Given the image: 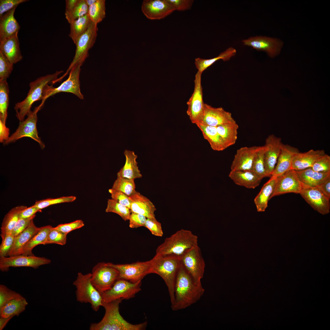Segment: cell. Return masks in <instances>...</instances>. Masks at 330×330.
Returning <instances> with one entry per match:
<instances>
[{
	"label": "cell",
	"instance_id": "cell-1",
	"mask_svg": "<svg viewBox=\"0 0 330 330\" xmlns=\"http://www.w3.org/2000/svg\"><path fill=\"white\" fill-rule=\"evenodd\" d=\"M204 291L201 283L196 282L181 263L175 281L174 301L171 306L172 310H182L196 303Z\"/></svg>",
	"mask_w": 330,
	"mask_h": 330
},
{
	"label": "cell",
	"instance_id": "cell-2",
	"mask_svg": "<svg viewBox=\"0 0 330 330\" xmlns=\"http://www.w3.org/2000/svg\"><path fill=\"white\" fill-rule=\"evenodd\" d=\"M123 300L122 298L103 302L105 310L104 316L97 323L91 324L90 330H141L145 329L147 322L133 324L126 321L119 311V305Z\"/></svg>",
	"mask_w": 330,
	"mask_h": 330
},
{
	"label": "cell",
	"instance_id": "cell-3",
	"mask_svg": "<svg viewBox=\"0 0 330 330\" xmlns=\"http://www.w3.org/2000/svg\"><path fill=\"white\" fill-rule=\"evenodd\" d=\"M62 71L40 77L29 84L30 89L25 98L16 103L14 108L16 116L20 121L24 120L25 117L31 111V108L35 102L43 99L45 92L50 84H54L58 79V76Z\"/></svg>",
	"mask_w": 330,
	"mask_h": 330
},
{
	"label": "cell",
	"instance_id": "cell-4",
	"mask_svg": "<svg viewBox=\"0 0 330 330\" xmlns=\"http://www.w3.org/2000/svg\"><path fill=\"white\" fill-rule=\"evenodd\" d=\"M152 260L149 274H156L164 280L168 288L172 306L174 301L175 283L181 265V257L173 255H155Z\"/></svg>",
	"mask_w": 330,
	"mask_h": 330
},
{
	"label": "cell",
	"instance_id": "cell-5",
	"mask_svg": "<svg viewBox=\"0 0 330 330\" xmlns=\"http://www.w3.org/2000/svg\"><path fill=\"white\" fill-rule=\"evenodd\" d=\"M198 245V237L191 231L181 229L166 238L156 250V255H173L181 258Z\"/></svg>",
	"mask_w": 330,
	"mask_h": 330
},
{
	"label": "cell",
	"instance_id": "cell-6",
	"mask_svg": "<svg viewBox=\"0 0 330 330\" xmlns=\"http://www.w3.org/2000/svg\"><path fill=\"white\" fill-rule=\"evenodd\" d=\"M91 273L83 274L79 272L73 285L76 288L77 300L81 303H90L92 309L97 312L103 306L102 299L101 294L91 283Z\"/></svg>",
	"mask_w": 330,
	"mask_h": 330
},
{
	"label": "cell",
	"instance_id": "cell-7",
	"mask_svg": "<svg viewBox=\"0 0 330 330\" xmlns=\"http://www.w3.org/2000/svg\"><path fill=\"white\" fill-rule=\"evenodd\" d=\"M91 273V283L101 294L110 289L118 279V271L108 263H98Z\"/></svg>",
	"mask_w": 330,
	"mask_h": 330
},
{
	"label": "cell",
	"instance_id": "cell-8",
	"mask_svg": "<svg viewBox=\"0 0 330 330\" xmlns=\"http://www.w3.org/2000/svg\"><path fill=\"white\" fill-rule=\"evenodd\" d=\"M84 62L80 61L75 64L70 71L68 78L59 86L55 88L52 85L49 86L41 105H43L45 101L49 97L61 92L72 93L80 99H83V96L81 93L80 89L79 75L80 67Z\"/></svg>",
	"mask_w": 330,
	"mask_h": 330
},
{
	"label": "cell",
	"instance_id": "cell-9",
	"mask_svg": "<svg viewBox=\"0 0 330 330\" xmlns=\"http://www.w3.org/2000/svg\"><path fill=\"white\" fill-rule=\"evenodd\" d=\"M42 107L40 105L36 107L27 115L28 117L26 119L20 121L19 126L16 131L3 143L4 144L7 145L14 142L22 138L28 137L38 142L41 148L43 149L45 146L38 136L36 126L38 119L37 113Z\"/></svg>",
	"mask_w": 330,
	"mask_h": 330
},
{
	"label": "cell",
	"instance_id": "cell-10",
	"mask_svg": "<svg viewBox=\"0 0 330 330\" xmlns=\"http://www.w3.org/2000/svg\"><path fill=\"white\" fill-rule=\"evenodd\" d=\"M141 280L133 283L123 279H119L111 288L101 293L103 302H107L122 298L129 299L134 297L141 290Z\"/></svg>",
	"mask_w": 330,
	"mask_h": 330
},
{
	"label": "cell",
	"instance_id": "cell-11",
	"mask_svg": "<svg viewBox=\"0 0 330 330\" xmlns=\"http://www.w3.org/2000/svg\"><path fill=\"white\" fill-rule=\"evenodd\" d=\"M97 24L92 21L87 30L76 41L75 44L76 48L75 56L66 72L60 78L61 80L70 71L72 67L78 62L85 61L88 56V51L94 44L97 36Z\"/></svg>",
	"mask_w": 330,
	"mask_h": 330
},
{
	"label": "cell",
	"instance_id": "cell-12",
	"mask_svg": "<svg viewBox=\"0 0 330 330\" xmlns=\"http://www.w3.org/2000/svg\"><path fill=\"white\" fill-rule=\"evenodd\" d=\"M181 263L194 280L201 283L205 266L200 249L197 245L189 250L181 258Z\"/></svg>",
	"mask_w": 330,
	"mask_h": 330
},
{
	"label": "cell",
	"instance_id": "cell-13",
	"mask_svg": "<svg viewBox=\"0 0 330 330\" xmlns=\"http://www.w3.org/2000/svg\"><path fill=\"white\" fill-rule=\"evenodd\" d=\"M152 259L145 262H137L130 264H115L108 262L119 272L118 279H123L135 283L149 274Z\"/></svg>",
	"mask_w": 330,
	"mask_h": 330
},
{
	"label": "cell",
	"instance_id": "cell-14",
	"mask_svg": "<svg viewBox=\"0 0 330 330\" xmlns=\"http://www.w3.org/2000/svg\"><path fill=\"white\" fill-rule=\"evenodd\" d=\"M201 74L198 72L196 74L194 80V91L187 102V114L191 122L196 125L200 123L201 120L205 104L203 100Z\"/></svg>",
	"mask_w": 330,
	"mask_h": 330
},
{
	"label": "cell",
	"instance_id": "cell-15",
	"mask_svg": "<svg viewBox=\"0 0 330 330\" xmlns=\"http://www.w3.org/2000/svg\"><path fill=\"white\" fill-rule=\"evenodd\" d=\"M51 262L50 259L34 255H20L9 257H0V269L1 271L4 272L8 271L11 267H28L36 269L41 266L49 264Z\"/></svg>",
	"mask_w": 330,
	"mask_h": 330
},
{
	"label": "cell",
	"instance_id": "cell-16",
	"mask_svg": "<svg viewBox=\"0 0 330 330\" xmlns=\"http://www.w3.org/2000/svg\"><path fill=\"white\" fill-rule=\"evenodd\" d=\"M303 187V185L299 178L296 170L291 169L277 177L274 190L270 199L287 193L299 194Z\"/></svg>",
	"mask_w": 330,
	"mask_h": 330
},
{
	"label": "cell",
	"instance_id": "cell-17",
	"mask_svg": "<svg viewBox=\"0 0 330 330\" xmlns=\"http://www.w3.org/2000/svg\"><path fill=\"white\" fill-rule=\"evenodd\" d=\"M283 144L281 139L273 134L269 135L266 139L264 162L267 177L272 175Z\"/></svg>",
	"mask_w": 330,
	"mask_h": 330
},
{
	"label": "cell",
	"instance_id": "cell-18",
	"mask_svg": "<svg viewBox=\"0 0 330 330\" xmlns=\"http://www.w3.org/2000/svg\"><path fill=\"white\" fill-rule=\"evenodd\" d=\"M299 194L315 210L323 215L329 213L330 199L325 196L317 186L311 187L303 185Z\"/></svg>",
	"mask_w": 330,
	"mask_h": 330
},
{
	"label": "cell",
	"instance_id": "cell-19",
	"mask_svg": "<svg viewBox=\"0 0 330 330\" xmlns=\"http://www.w3.org/2000/svg\"><path fill=\"white\" fill-rule=\"evenodd\" d=\"M141 11L148 19L152 20L163 19L175 10L168 0H145Z\"/></svg>",
	"mask_w": 330,
	"mask_h": 330
},
{
	"label": "cell",
	"instance_id": "cell-20",
	"mask_svg": "<svg viewBox=\"0 0 330 330\" xmlns=\"http://www.w3.org/2000/svg\"><path fill=\"white\" fill-rule=\"evenodd\" d=\"M244 44L251 47L258 51L266 52L273 58L280 53L283 43L280 40L266 36H256L242 41Z\"/></svg>",
	"mask_w": 330,
	"mask_h": 330
},
{
	"label": "cell",
	"instance_id": "cell-21",
	"mask_svg": "<svg viewBox=\"0 0 330 330\" xmlns=\"http://www.w3.org/2000/svg\"><path fill=\"white\" fill-rule=\"evenodd\" d=\"M235 122L230 112L222 107L215 108L205 103L203 115L199 123L216 127Z\"/></svg>",
	"mask_w": 330,
	"mask_h": 330
},
{
	"label": "cell",
	"instance_id": "cell-22",
	"mask_svg": "<svg viewBox=\"0 0 330 330\" xmlns=\"http://www.w3.org/2000/svg\"><path fill=\"white\" fill-rule=\"evenodd\" d=\"M261 146L244 147L237 150L231 166V170H251L257 152Z\"/></svg>",
	"mask_w": 330,
	"mask_h": 330
},
{
	"label": "cell",
	"instance_id": "cell-23",
	"mask_svg": "<svg viewBox=\"0 0 330 330\" xmlns=\"http://www.w3.org/2000/svg\"><path fill=\"white\" fill-rule=\"evenodd\" d=\"M299 152L298 148L283 144L271 176L277 177L292 169L293 158Z\"/></svg>",
	"mask_w": 330,
	"mask_h": 330
},
{
	"label": "cell",
	"instance_id": "cell-24",
	"mask_svg": "<svg viewBox=\"0 0 330 330\" xmlns=\"http://www.w3.org/2000/svg\"><path fill=\"white\" fill-rule=\"evenodd\" d=\"M129 198L131 212L142 215L147 218H156L155 212L156 209L149 199L137 191Z\"/></svg>",
	"mask_w": 330,
	"mask_h": 330
},
{
	"label": "cell",
	"instance_id": "cell-25",
	"mask_svg": "<svg viewBox=\"0 0 330 330\" xmlns=\"http://www.w3.org/2000/svg\"><path fill=\"white\" fill-rule=\"evenodd\" d=\"M18 34L0 40V51L13 64L20 61L23 58Z\"/></svg>",
	"mask_w": 330,
	"mask_h": 330
},
{
	"label": "cell",
	"instance_id": "cell-26",
	"mask_svg": "<svg viewBox=\"0 0 330 330\" xmlns=\"http://www.w3.org/2000/svg\"><path fill=\"white\" fill-rule=\"evenodd\" d=\"M17 7L0 16V40L18 34L20 27L14 16Z\"/></svg>",
	"mask_w": 330,
	"mask_h": 330
},
{
	"label": "cell",
	"instance_id": "cell-27",
	"mask_svg": "<svg viewBox=\"0 0 330 330\" xmlns=\"http://www.w3.org/2000/svg\"><path fill=\"white\" fill-rule=\"evenodd\" d=\"M325 153L323 150L313 149L304 152H299L293 158L292 169L299 171L310 168L317 159Z\"/></svg>",
	"mask_w": 330,
	"mask_h": 330
},
{
	"label": "cell",
	"instance_id": "cell-28",
	"mask_svg": "<svg viewBox=\"0 0 330 330\" xmlns=\"http://www.w3.org/2000/svg\"><path fill=\"white\" fill-rule=\"evenodd\" d=\"M126 161L124 166L117 173V177L134 180L142 177L136 161L137 156L134 151L126 150L124 152Z\"/></svg>",
	"mask_w": 330,
	"mask_h": 330
},
{
	"label": "cell",
	"instance_id": "cell-29",
	"mask_svg": "<svg viewBox=\"0 0 330 330\" xmlns=\"http://www.w3.org/2000/svg\"><path fill=\"white\" fill-rule=\"evenodd\" d=\"M33 220L24 231L15 237L13 245L8 256L22 255V250L25 245L40 230L41 227H36L34 224Z\"/></svg>",
	"mask_w": 330,
	"mask_h": 330
},
{
	"label": "cell",
	"instance_id": "cell-30",
	"mask_svg": "<svg viewBox=\"0 0 330 330\" xmlns=\"http://www.w3.org/2000/svg\"><path fill=\"white\" fill-rule=\"evenodd\" d=\"M229 176L236 184L248 189H255L262 180L251 170H231Z\"/></svg>",
	"mask_w": 330,
	"mask_h": 330
},
{
	"label": "cell",
	"instance_id": "cell-31",
	"mask_svg": "<svg viewBox=\"0 0 330 330\" xmlns=\"http://www.w3.org/2000/svg\"><path fill=\"white\" fill-rule=\"evenodd\" d=\"M277 180V177L271 176L254 199V203L258 212L264 211L267 207L268 202L274 190Z\"/></svg>",
	"mask_w": 330,
	"mask_h": 330
},
{
	"label": "cell",
	"instance_id": "cell-32",
	"mask_svg": "<svg viewBox=\"0 0 330 330\" xmlns=\"http://www.w3.org/2000/svg\"><path fill=\"white\" fill-rule=\"evenodd\" d=\"M196 125L201 131L204 138L208 142L213 150L220 151L226 149L222 139L218 132L216 127L201 123Z\"/></svg>",
	"mask_w": 330,
	"mask_h": 330
},
{
	"label": "cell",
	"instance_id": "cell-33",
	"mask_svg": "<svg viewBox=\"0 0 330 330\" xmlns=\"http://www.w3.org/2000/svg\"><path fill=\"white\" fill-rule=\"evenodd\" d=\"M299 178L303 186L316 187L330 175V172H320L311 168L296 171Z\"/></svg>",
	"mask_w": 330,
	"mask_h": 330
},
{
	"label": "cell",
	"instance_id": "cell-34",
	"mask_svg": "<svg viewBox=\"0 0 330 330\" xmlns=\"http://www.w3.org/2000/svg\"><path fill=\"white\" fill-rule=\"evenodd\" d=\"M28 302L22 295L9 302L0 309V316L8 317L18 316L25 310Z\"/></svg>",
	"mask_w": 330,
	"mask_h": 330
},
{
	"label": "cell",
	"instance_id": "cell-35",
	"mask_svg": "<svg viewBox=\"0 0 330 330\" xmlns=\"http://www.w3.org/2000/svg\"><path fill=\"white\" fill-rule=\"evenodd\" d=\"M216 127L226 148L235 144L237 139L239 128L236 122L218 125Z\"/></svg>",
	"mask_w": 330,
	"mask_h": 330
},
{
	"label": "cell",
	"instance_id": "cell-36",
	"mask_svg": "<svg viewBox=\"0 0 330 330\" xmlns=\"http://www.w3.org/2000/svg\"><path fill=\"white\" fill-rule=\"evenodd\" d=\"M26 207L23 205L17 206L11 209L5 215L1 228L2 238L7 234L12 233L19 218L20 213Z\"/></svg>",
	"mask_w": 330,
	"mask_h": 330
},
{
	"label": "cell",
	"instance_id": "cell-37",
	"mask_svg": "<svg viewBox=\"0 0 330 330\" xmlns=\"http://www.w3.org/2000/svg\"><path fill=\"white\" fill-rule=\"evenodd\" d=\"M52 227L50 225L41 227L40 230L25 245L22 250V255H34L32 252V249L39 244L44 245Z\"/></svg>",
	"mask_w": 330,
	"mask_h": 330
},
{
	"label": "cell",
	"instance_id": "cell-38",
	"mask_svg": "<svg viewBox=\"0 0 330 330\" xmlns=\"http://www.w3.org/2000/svg\"><path fill=\"white\" fill-rule=\"evenodd\" d=\"M236 50L232 47H229L220 53L218 56L210 59H204L198 57L195 59V63L198 72H202L217 61L222 59L224 61H228L235 55Z\"/></svg>",
	"mask_w": 330,
	"mask_h": 330
},
{
	"label": "cell",
	"instance_id": "cell-39",
	"mask_svg": "<svg viewBox=\"0 0 330 330\" xmlns=\"http://www.w3.org/2000/svg\"><path fill=\"white\" fill-rule=\"evenodd\" d=\"M91 23V21L86 14L70 24L69 36L75 44L78 38L87 30Z\"/></svg>",
	"mask_w": 330,
	"mask_h": 330
},
{
	"label": "cell",
	"instance_id": "cell-40",
	"mask_svg": "<svg viewBox=\"0 0 330 330\" xmlns=\"http://www.w3.org/2000/svg\"><path fill=\"white\" fill-rule=\"evenodd\" d=\"M9 87L6 80L0 81V120L5 124L9 105Z\"/></svg>",
	"mask_w": 330,
	"mask_h": 330
},
{
	"label": "cell",
	"instance_id": "cell-41",
	"mask_svg": "<svg viewBox=\"0 0 330 330\" xmlns=\"http://www.w3.org/2000/svg\"><path fill=\"white\" fill-rule=\"evenodd\" d=\"M105 1L97 0L93 4L89 6L87 14L91 21L97 24L105 18Z\"/></svg>",
	"mask_w": 330,
	"mask_h": 330
},
{
	"label": "cell",
	"instance_id": "cell-42",
	"mask_svg": "<svg viewBox=\"0 0 330 330\" xmlns=\"http://www.w3.org/2000/svg\"><path fill=\"white\" fill-rule=\"evenodd\" d=\"M135 188L134 179L117 177L112 189L122 192L130 196L136 192Z\"/></svg>",
	"mask_w": 330,
	"mask_h": 330
},
{
	"label": "cell",
	"instance_id": "cell-43",
	"mask_svg": "<svg viewBox=\"0 0 330 330\" xmlns=\"http://www.w3.org/2000/svg\"><path fill=\"white\" fill-rule=\"evenodd\" d=\"M265 148L261 146L257 152L253 162L251 171L262 179L267 177L265 169L264 162V154Z\"/></svg>",
	"mask_w": 330,
	"mask_h": 330
},
{
	"label": "cell",
	"instance_id": "cell-44",
	"mask_svg": "<svg viewBox=\"0 0 330 330\" xmlns=\"http://www.w3.org/2000/svg\"><path fill=\"white\" fill-rule=\"evenodd\" d=\"M105 211L118 215L125 221L129 220L131 213L130 209L112 199L108 200Z\"/></svg>",
	"mask_w": 330,
	"mask_h": 330
},
{
	"label": "cell",
	"instance_id": "cell-45",
	"mask_svg": "<svg viewBox=\"0 0 330 330\" xmlns=\"http://www.w3.org/2000/svg\"><path fill=\"white\" fill-rule=\"evenodd\" d=\"M89 6L85 0H79L75 7L70 12L65 13L66 19L70 24L72 21L87 14Z\"/></svg>",
	"mask_w": 330,
	"mask_h": 330
},
{
	"label": "cell",
	"instance_id": "cell-46",
	"mask_svg": "<svg viewBox=\"0 0 330 330\" xmlns=\"http://www.w3.org/2000/svg\"><path fill=\"white\" fill-rule=\"evenodd\" d=\"M76 198V197L74 196H62L56 198H47L36 201L34 205L39 210H41L42 209L54 204L73 202Z\"/></svg>",
	"mask_w": 330,
	"mask_h": 330
},
{
	"label": "cell",
	"instance_id": "cell-47",
	"mask_svg": "<svg viewBox=\"0 0 330 330\" xmlns=\"http://www.w3.org/2000/svg\"><path fill=\"white\" fill-rule=\"evenodd\" d=\"M67 234L53 227L50 231L44 245L55 244L63 245L66 243Z\"/></svg>",
	"mask_w": 330,
	"mask_h": 330
},
{
	"label": "cell",
	"instance_id": "cell-48",
	"mask_svg": "<svg viewBox=\"0 0 330 330\" xmlns=\"http://www.w3.org/2000/svg\"><path fill=\"white\" fill-rule=\"evenodd\" d=\"M21 295L10 289L6 286L0 285V309L9 302Z\"/></svg>",
	"mask_w": 330,
	"mask_h": 330
},
{
	"label": "cell",
	"instance_id": "cell-49",
	"mask_svg": "<svg viewBox=\"0 0 330 330\" xmlns=\"http://www.w3.org/2000/svg\"><path fill=\"white\" fill-rule=\"evenodd\" d=\"M310 168L318 172H330V156L325 153L317 159Z\"/></svg>",
	"mask_w": 330,
	"mask_h": 330
},
{
	"label": "cell",
	"instance_id": "cell-50",
	"mask_svg": "<svg viewBox=\"0 0 330 330\" xmlns=\"http://www.w3.org/2000/svg\"><path fill=\"white\" fill-rule=\"evenodd\" d=\"M13 64L0 51V81L6 80L11 73Z\"/></svg>",
	"mask_w": 330,
	"mask_h": 330
},
{
	"label": "cell",
	"instance_id": "cell-51",
	"mask_svg": "<svg viewBox=\"0 0 330 330\" xmlns=\"http://www.w3.org/2000/svg\"><path fill=\"white\" fill-rule=\"evenodd\" d=\"M14 239L15 237L12 233L7 234L2 238V242L0 246V257L8 256L9 253L13 245Z\"/></svg>",
	"mask_w": 330,
	"mask_h": 330
},
{
	"label": "cell",
	"instance_id": "cell-52",
	"mask_svg": "<svg viewBox=\"0 0 330 330\" xmlns=\"http://www.w3.org/2000/svg\"><path fill=\"white\" fill-rule=\"evenodd\" d=\"M144 227L148 229L154 236L159 237L163 236L161 224L156 218H147Z\"/></svg>",
	"mask_w": 330,
	"mask_h": 330
},
{
	"label": "cell",
	"instance_id": "cell-53",
	"mask_svg": "<svg viewBox=\"0 0 330 330\" xmlns=\"http://www.w3.org/2000/svg\"><path fill=\"white\" fill-rule=\"evenodd\" d=\"M108 192L111 195L112 199L130 208L131 200L129 196L122 192L112 188L108 190Z\"/></svg>",
	"mask_w": 330,
	"mask_h": 330
},
{
	"label": "cell",
	"instance_id": "cell-54",
	"mask_svg": "<svg viewBox=\"0 0 330 330\" xmlns=\"http://www.w3.org/2000/svg\"><path fill=\"white\" fill-rule=\"evenodd\" d=\"M84 226V223L82 220H77L69 223L60 224L55 228L67 235L71 231L80 228Z\"/></svg>",
	"mask_w": 330,
	"mask_h": 330
},
{
	"label": "cell",
	"instance_id": "cell-55",
	"mask_svg": "<svg viewBox=\"0 0 330 330\" xmlns=\"http://www.w3.org/2000/svg\"><path fill=\"white\" fill-rule=\"evenodd\" d=\"M147 218L142 215L131 212L129 219V226L131 228L144 226Z\"/></svg>",
	"mask_w": 330,
	"mask_h": 330
},
{
	"label": "cell",
	"instance_id": "cell-56",
	"mask_svg": "<svg viewBox=\"0 0 330 330\" xmlns=\"http://www.w3.org/2000/svg\"><path fill=\"white\" fill-rule=\"evenodd\" d=\"M27 0H0V16L14 7Z\"/></svg>",
	"mask_w": 330,
	"mask_h": 330
},
{
	"label": "cell",
	"instance_id": "cell-57",
	"mask_svg": "<svg viewBox=\"0 0 330 330\" xmlns=\"http://www.w3.org/2000/svg\"><path fill=\"white\" fill-rule=\"evenodd\" d=\"M35 215L27 218H19L13 230L12 234L15 237L24 231L33 220Z\"/></svg>",
	"mask_w": 330,
	"mask_h": 330
},
{
	"label": "cell",
	"instance_id": "cell-58",
	"mask_svg": "<svg viewBox=\"0 0 330 330\" xmlns=\"http://www.w3.org/2000/svg\"><path fill=\"white\" fill-rule=\"evenodd\" d=\"M175 10L184 11L190 9L194 2L192 0H168Z\"/></svg>",
	"mask_w": 330,
	"mask_h": 330
},
{
	"label": "cell",
	"instance_id": "cell-59",
	"mask_svg": "<svg viewBox=\"0 0 330 330\" xmlns=\"http://www.w3.org/2000/svg\"><path fill=\"white\" fill-rule=\"evenodd\" d=\"M327 198L330 199V175L317 186Z\"/></svg>",
	"mask_w": 330,
	"mask_h": 330
},
{
	"label": "cell",
	"instance_id": "cell-60",
	"mask_svg": "<svg viewBox=\"0 0 330 330\" xmlns=\"http://www.w3.org/2000/svg\"><path fill=\"white\" fill-rule=\"evenodd\" d=\"M41 210H39L34 205L23 210L19 215V218H27L35 215L38 212Z\"/></svg>",
	"mask_w": 330,
	"mask_h": 330
},
{
	"label": "cell",
	"instance_id": "cell-61",
	"mask_svg": "<svg viewBox=\"0 0 330 330\" xmlns=\"http://www.w3.org/2000/svg\"><path fill=\"white\" fill-rule=\"evenodd\" d=\"M9 130L6 124L0 120V142L4 143L9 138Z\"/></svg>",
	"mask_w": 330,
	"mask_h": 330
},
{
	"label": "cell",
	"instance_id": "cell-62",
	"mask_svg": "<svg viewBox=\"0 0 330 330\" xmlns=\"http://www.w3.org/2000/svg\"><path fill=\"white\" fill-rule=\"evenodd\" d=\"M79 0H66L65 13L70 12L78 3Z\"/></svg>",
	"mask_w": 330,
	"mask_h": 330
},
{
	"label": "cell",
	"instance_id": "cell-63",
	"mask_svg": "<svg viewBox=\"0 0 330 330\" xmlns=\"http://www.w3.org/2000/svg\"><path fill=\"white\" fill-rule=\"evenodd\" d=\"M13 317L11 316L8 317H0V330H2L6 326L8 322Z\"/></svg>",
	"mask_w": 330,
	"mask_h": 330
},
{
	"label": "cell",
	"instance_id": "cell-64",
	"mask_svg": "<svg viewBox=\"0 0 330 330\" xmlns=\"http://www.w3.org/2000/svg\"><path fill=\"white\" fill-rule=\"evenodd\" d=\"M85 1L88 6H90L93 4L97 0H85Z\"/></svg>",
	"mask_w": 330,
	"mask_h": 330
}]
</instances>
